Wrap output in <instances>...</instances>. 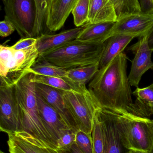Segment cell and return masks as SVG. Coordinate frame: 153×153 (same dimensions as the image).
<instances>
[{
  "mask_svg": "<svg viewBox=\"0 0 153 153\" xmlns=\"http://www.w3.org/2000/svg\"><path fill=\"white\" fill-rule=\"evenodd\" d=\"M115 6L118 21L136 13L142 12L139 0H110Z\"/></svg>",
  "mask_w": 153,
  "mask_h": 153,
  "instance_id": "25",
  "label": "cell"
},
{
  "mask_svg": "<svg viewBox=\"0 0 153 153\" xmlns=\"http://www.w3.org/2000/svg\"><path fill=\"white\" fill-rule=\"evenodd\" d=\"M150 153H153V147L152 150V152H151Z\"/></svg>",
  "mask_w": 153,
  "mask_h": 153,
  "instance_id": "36",
  "label": "cell"
},
{
  "mask_svg": "<svg viewBox=\"0 0 153 153\" xmlns=\"http://www.w3.org/2000/svg\"><path fill=\"white\" fill-rule=\"evenodd\" d=\"M59 153H83L75 143L70 146L57 149Z\"/></svg>",
  "mask_w": 153,
  "mask_h": 153,
  "instance_id": "33",
  "label": "cell"
},
{
  "mask_svg": "<svg viewBox=\"0 0 153 153\" xmlns=\"http://www.w3.org/2000/svg\"><path fill=\"white\" fill-rule=\"evenodd\" d=\"M52 0H35L37 7V38L43 34L50 32L48 29L49 8Z\"/></svg>",
  "mask_w": 153,
  "mask_h": 153,
  "instance_id": "24",
  "label": "cell"
},
{
  "mask_svg": "<svg viewBox=\"0 0 153 153\" xmlns=\"http://www.w3.org/2000/svg\"><path fill=\"white\" fill-rule=\"evenodd\" d=\"M0 153H5L3 152H2V151H1V152H0Z\"/></svg>",
  "mask_w": 153,
  "mask_h": 153,
  "instance_id": "37",
  "label": "cell"
},
{
  "mask_svg": "<svg viewBox=\"0 0 153 153\" xmlns=\"http://www.w3.org/2000/svg\"><path fill=\"white\" fill-rule=\"evenodd\" d=\"M90 0H78L72 11L74 23L76 27H81L89 22Z\"/></svg>",
  "mask_w": 153,
  "mask_h": 153,
  "instance_id": "26",
  "label": "cell"
},
{
  "mask_svg": "<svg viewBox=\"0 0 153 153\" xmlns=\"http://www.w3.org/2000/svg\"><path fill=\"white\" fill-rule=\"evenodd\" d=\"M152 84L153 85V83H152Z\"/></svg>",
  "mask_w": 153,
  "mask_h": 153,
  "instance_id": "39",
  "label": "cell"
},
{
  "mask_svg": "<svg viewBox=\"0 0 153 153\" xmlns=\"http://www.w3.org/2000/svg\"><path fill=\"white\" fill-rule=\"evenodd\" d=\"M153 27V13L141 12L127 16L116 22L110 36L116 34L143 36Z\"/></svg>",
  "mask_w": 153,
  "mask_h": 153,
  "instance_id": "13",
  "label": "cell"
},
{
  "mask_svg": "<svg viewBox=\"0 0 153 153\" xmlns=\"http://www.w3.org/2000/svg\"><path fill=\"white\" fill-rule=\"evenodd\" d=\"M4 19L11 22L22 38H37V5L35 0H2Z\"/></svg>",
  "mask_w": 153,
  "mask_h": 153,
  "instance_id": "6",
  "label": "cell"
},
{
  "mask_svg": "<svg viewBox=\"0 0 153 153\" xmlns=\"http://www.w3.org/2000/svg\"><path fill=\"white\" fill-rule=\"evenodd\" d=\"M34 75L33 73H28L14 85L23 132L28 133L44 145L57 150L40 116L35 82L33 81Z\"/></svg>",
  "mask_w": 153,
  "mask_h": 153,
  "instance_id": "3",
  "label": "cell"
},
{
  "mask_svg": "<svg viewBox=\"0 0 153 153\" xmlns=\"http://www.w3.org/2000/svg\"><path fill=\"white\" fill-rule=\"evenodd\" d=\"M140 3L142 12L153 13V3L150 0H140Z\"/></svg>",
  "mask_w": 153,
  "mask_h": 153,
  "instance_id": "32",
  "label": "cell"
},
{
  "mask_svg": "<svg viewBox=\"0 0 153 153\" xmlns=\"http://www.w3.org/2000/svg\"><path fill=\"white\" fill-rule=\"evenodd\" d=\"M128 153H149L144 151L138 150H129Z\"/></svg>",
  "mask_w": 153,
  "mask_h": 153,
  "instance_id": "35",
  "label": "cell"
},
{
  "mask_svg": "<svg viewBox=\"0 0 153 153\" xmlns=\"http://www.w3.org/2000/svg\"><path fill=\"white\" fill-rule=\"evenodd\" d=\"M37 41V38H21V39L11 47L16 50L26 49L36 45Z\"/></svg>",
  "mask_w": 153,
  "mask_h": 153,
  "instance_id": "30",
  "label": "cell"
},
{
  "mask_svg": "<svg viewBox=\"0 0 153 153\" xmlns=\"http://www.w3.org/2000/svg\"><path fill=\"white\" fill-rule=\"evenodd\" d=\"M15 30L13 24L9 21L4 19L0 22V36L2 37L10 36Z\"/></svg>",
  "mask_w": 153,
  "mask_h": 153,
  "instance_id": "31",
  "label": "cell"
},
{
  "mask_svg": "<svg viewBox=\"0 0 153 153\" xmlns=\"http://www.w3.org/2000/svg\"><path fill=\"white\" fill-rule=\"evenodd\" d=\"M128 57L124 53L101 69L91 80L88 89L99 107L126 110L134 102L127 73Z\"/></svg>",
  "mask_w": 153,
  "mask_h": 153,
  "instance_id": "1",
  "label": "cell"
},
{
  "mask_svg": "<svg viewBox=\"0 0 153 153\" xmlns=\"http://www.w3.org/2000/svg\"><path fill=\"white\" fill-rule=\"evenodd\" d=\"M148 43L150 49L153 51V27L148 33Z\"/></svg>",
  "mask_w": 153,
  "mask_h": 153,
  "instance_id": "34",
  "label": "cell"
},
{
  "mask_svg": "<svg viewBox=\"0 0 153 153\" xmlns=\"http://www.w3.org/2000/svg\"><path fill=\"white\" fill-rule=\"evenodd\" d=\"M135 38L133 36L123 34L111 36L103 43L99 70L106 67L116 56L123 52L128 45Z\"/></svg>",
  "mask_w": 153,
  "mask_h": 153,
  "instance_id": "17",
  "label": "cell"
},
{
  "mask_svg": "<svg viewBox=\"0 0 153 153\" xmlns=\"http://www.w3.org/2000/svg\"><path fill=\"white\" fill-rule=\"evenodd\" d=\"M92 137L93 141V153H103L104 141L102 128L100 121L96 114L93 120Z\"/></svg>",
  "mask_w": 153,
  "mask_h": 153,
  "instance_id": "27",
  "label": "cell"
},
{
  "mask_svg": "<svg viewBox=\"0 0 153 153\" xmlns=\"http://www.w3.org/2000/svg\"><path fill=\"white\" fill-rule=\"evenodd\" d=\"M33 81L35 82L43 84L65 91L84 93L89 91L86 85L77 83L68 77L46 76L35 74Z\"/></svg>",
  "mask_w": 153,
  "mask_h": 153,
  "instance_id": "20",
  "label": "cell"
},
{
  "mask_svg": "<svg viewBox=\"0 0 153 153\" xmlns=\"http://www.w3.org/2000/svg\"><path fill=\"white\" fill-rule=\"evenodd\" d=\"M128 50L134 55L128 79L131 86L137 88L143 74L148 70H153V62L152 61L153 51L148 45V33L139 37L138 41L130 46Z\"/></svg>",
  "mask_w": 153,
  "mask_h": 153,
  "instance_id": "10",
  "label": "cell"
},
{
  "mask_svg": "<svg viewBox=\"0 0 153 153\" xmlns=\"http://www.w3.org/2000/svg\"><path fill=\"white\" fill-rule=\"evenodd\" d=\"M152 2V3H153V0H150Z\"/></svg>",
  "mask_w": 153,
  "mask_h": 153,
  "instance_id": "38",
  "label": "cell"
},
{
  "mask_svg": "<svg viewBox=\"0 0 153 153\" xmlns=\"http://www.w3.org/2000/svg\"><path fill=\"white\" fill-rule=\"evenodd\" d=\"M78 0H52L48 19V29L55 32L63 26Z\"/></svg>",
  "mask_w": 153,
  "mask_h": 153,
  "instance_id": "16",
  "label": "cell"
},
{
  "mask_svg": "<svg viewBox=\"0 0 153 153\" xmlns=\"http://www.w3.org/2000/svg\"><path fill=\"white\" fill-rule=\"evenodd\" d=\"M39 56L36 44L31 47L16 50L11 47H0V86L15 85L30 72Z\"/></svg>",
  "mask_w": 153,
  "mask_h": 153,
  "instance_id": "5",
  "label": "cell"
},
{
  "mask_svg": "<svg viewBox=\"0 0 153 153\" xmlns=\"http://www.w3.org/2000/svg\"><path fill=\"white\" fill-rule=\"evenodd\" d=\"M116 113L122 143L128 150L150 153L153 147V120L136 103Z\"/></svg>",
  "mask_w": 153,
  "mask_h": 153,
  "instance_id": "2",
  "label": "cell"
},
{
  "mask_svg": "<svg viewBox=\"0 0 153 153\" xmlns=\"http://www.w3.org/2000/svg\"><path fill=\"white\" fill-rule=\"evenodd\" d=\"M36 95L40 118L52 143L57 149L58 140L72 130L54 109L49 105L37 92Z\"/></svg>",
  "mask_w": 153,
  "mask_h": 153,
  "instance_id": "11",
  "label": "cell"
},
{
  "mask_svg": "<svg viewBox=\"0 0 153 153\" xmlns=\"http://www.w3.org/2000/svg\"><path fill=\"white\" fill-rule=\"evenodd\" d=\"M99 71V64L68 70L67 77L79 84L86 85Z\"/></svg>",
  "mask_w": 153,
  "mask_h": 153,
  "instance_id": "23",
  "label": "cell"
},
{
  "mask_svg": "<svg viewBox=\"0 0 153 153\" xmlns=\"http://www.w3.org/2000/svg\"><path fill=\"white\" fill-rule=\"evenodd\" d=\"M63 95L80 130L91 134L95 112L99 107L93 96L89 91L84 93L63 91Z\"/></svg>",
  "mask_w": 153,
  "mask_h": 153,
  "instance_id": "7",
  "label": "cell"
},
{
  "mask_svg": "<svg viewBox=\"0 0 153 153\" xmlns=\"http://www.w3.org/2000/svg\"><path fill=\"white\" fill-rule=\"evenodd\" d=\"M84 25L64 30L54 35L43 34L38 37L36 47L39 55L55 50L77 39L79 34L84 28Z\"/></svg>",
  "mask_w": 153,
  "mask_h": 153,
  "instance_id": "15",
  "label": "cell"
},
{
  "mask_svg": "<svg viewBox=\"0 0 153 153\" xmlns=\"http://www.w3.org/2000/svg\"><path fill=\"white\" fill-rule=\"evenodd\" d=\"M75 143L83 153H93L92 134H90L79 130L76 133Z\"/></svg>",
  "mask_w": 153,
  "mask_h": 153,
  "instance_id": "28",
  "label": "cell"
},
{
  "mask_svg": "<svg viewBox=\"0 0 153 153\" xmlns=\"http://www.w3.org/2000/svg\"><path fill=\"white\" fill-rule=\"evenodd\" d=\"M8 135L10 153H59L57 149L44 145L26 132Z\"/></svg>",
  "mask_w": 153,
  "mask_h": 153,
  "instance_id": "14",
  "label": "cell"
},
{
  "mask_svg": "<svg viewBox=\"0 0 153 153\" xmlns=\"http://www.w3.org/2000/svg\"><path fill=\"white\" fill-rule=\"evenodd\" d=\"M103 44L83 42L75 39L39 56L49 62L68 71L99 64Z\"/></svg>",
  "mask_w": 153,
  "mask_h": 153,
  "instance_id": "4",
  "label": "cell"
},
{
  "mask_svg": "<svg viewBox=\"0 0 153 153\" xmlns=\"http://www.w3.org/2000/svg\"><path fill=\"white\" fill-rule=\"evenodd\" d=\"M36 91L64 120L70 129L75 133L80 130L75 119L65 101L63 91L43 84L35 82Z\"/></svg>",
  "mask_w": 153,
  "mask_h": 153,
  "instance_id": "12",
  "label": "cell"
},
{
  "mask_svg": "<svg viewBox=\"0 0 153 153\" xmlns=\"http://www.w3.org/2000/svg\"><path fill=\"white\" fill-rule=\"evenodd\" d=\"M133 94L136 98V103L150 118L153 115V85L144 88H136Z\"/></svg>",
  "mask_w": 153,
  "mask_h": 153,
  "instance_id": "22",
  "label": "cell"
},
{
  "mask_svg": "<svg viewBox=\"0 0 153 153\" xmlns=\"http://www.w3.org/2000/svg\"><path fill=\"white\" fill-rule=\"evenodd\" d=\"M30 72L43 76L67 77V71L49 62L39 56L31 68Z\"/></svg>",
  "mask_w": 153,
  "mask_h": 153,
  "instance_id": "21",
  "label": "cell"
},
{
  "mask_svg": "<svg viewBox=\"0 0 153 153\" xmlns=\"http://www.w3.org/2000/svg\"><path fill=\"white\" fill-rule=\"evenodd\" d=\"M76 133L72 131H70L68 133L64 135L57 143V149L70 146L75 143Z\"/></svg>",
  "mask_w": 153,
  "mask_h": 153,
  "instance_id": "29",
  "label": "cell"
},
{
  "mask_svg": "<svg viewBox=\"0 0 153 153\" xmlns=\"http://www.w3.org/2000/svg\"><path fill=\"white\" fill-rule=\"evenodd\" d=\"M116 22L86 23L77 39L83 42L103 44L110 37Z\"/></svg>",
  "mask_w": 153,
  "mask_h": 153,
  "instance_id": "19",
  "label": "cell"
},
{
  "mask_svg": "<svg viewBox=\"0 0 153 153\" xmlns=\"http://www.w3.org/2000/svg\"><path fill=\"white\" fill-rule=\"evenodd\" d=\"M88 19L90 23L116 22L118 17L110 0H90Z\"/></svg>",
  "mask_w": 153,
  "mask_h": 153,
  "instance_id": "18",
  "label": "cell"
},
{
  "mask_svg": "<svg viewBox=\"0 0 153 153\" xmlns=\"http://www.w3.org/2000/svg\"><path fill=\"white\" fill-rule=\"evenodd\" d=\"M95 114L99 118L104 141L103 153H128V150L121 140L116 113L99 106Z\"/></svg>",
  "mask_w": 153,
  "mask_h": 153,
  "instance_id": "9",
  "label": "cell"
},
{
  "mask_svg": "<svg viewBox=\"0 0 153 153\" xmlns=\"http://www.w3.org/2000/svg\"><path fill=\"white\" fill-rule=\"evenodd\" d=\"M0 130L8 134L23 132L14 85L0 86Z\"/></svg>",
  "mask_w": 153,
  "mask_h": 153,
  "instance_id": "8",
  "label": "cell"
}]
</instances>
